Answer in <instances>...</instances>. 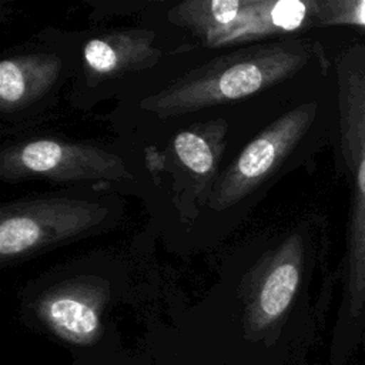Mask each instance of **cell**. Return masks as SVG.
I'll return each instance as SVG.
<instances>
[{
	"mask_svg": "<svg viewBox=\"0 0 365 365\" xmlns=\"http://www.w3.org/2000/svg\"><path fill=\"white\" fill-rule=\"evenodd\" d=\"M30 61L3 60L0 63V100L3 108L14 106L29 97L31 93L30 84L40 88L43 84L33 83V73H30Z\"/></svg>",
	"mask_w": 365,
	"mask_h": 365,
	"instance_id": "obj_7",
	"label": "cell"
},
{
	"mask_svg": "<svg viewBox=\"0 0 365 365\" xmlns=\"http://www.w3.org/2000/svg\"><path fill=\"white\" fill-rule=\"evenodd\" d=\"M302 54L287 50H268L238 60L230 67L200 81L178 88L163 100L175 108H192L210 103L241 98L258 91L267 83L287 76L302 63Z\"/></svg>",
	"mask_w": 365,
	"mask_h": 365,
	"instance_id": "obj_2",
	"label": "cell"
},
{
	"mask_svg": "<svg viewBox=\"0 0 365 365\" xmlns=\"http://www.w3.org/2000/svg\"><path fill=\"white\" fill-rule=\"evenodd\" d=\"M174 148L180 160L192 171L205 174L212 167V153L208 144L197 134L184 131L175 137Z\"/></svg>",
	"mask_w": 365,
	"mask_h": 365,
	"instance_id": "obj_8",
	"label": "cell"
},
{
	"mask_svg": "<svg viewBox=\"0 0 365 365\" xmlns=\"http://www.w3.org/2000/svg\"><path fill=\"white\" fill-rule=\"evenodd\" d=\"M314 108L315 106H304L287 114L248 144L232 167L222 195L225 198L240 197L259 182L308 127Z\"/></svg>",
	"mask_w": 365,
	"mask_h": 365,
	"instance_id": "obj_3",
	"label": "cell"
},
{
	"mask_svg": "<svg viewBox=\"0 0 365 365\" xmlns=\"http://www.w3.org/2000/svg\"><path fill=\"white\" fill-rule=\"evenodd\" d=\"M240 9L241 3L237 0H214L210 3V11L212 19L222 26H228L230 23H232L238 17Z\"/></svg>",
	"mask_w": 365,
	"mask_h": 365,
	"instance_id": "obj_11",
	"label": "cell"
},
{
	"mask_svg": "<svg viewBox=\"0 0 365 365\" xmlns=\"http://www.w3.org/2000/svg\"><path fill=\"white\" fill-rule=\"evenodd\" d=\"M19 164L36 174H53L66 177L101 175L104 170H113V158L104 154L93 155L77 147H66L54 141L40 140L23 147L17 157Z\"/></svg>",
	"mask_w": 365,
	"mask_h": 365,
	"instance_id": "obj_4",
	"label": "cell"
},
{
	"mask_svg": "<svg viewBox=\"0 0 365 365\" xmlns=\"http://www.w3.org/2000/svg\"><path fill=\"white\" fill-rule=\"evenodd\" d=\"M308 13V4L299 0H279L271 6L269 21L279 30H295Z\"/></svg>",
	"mask_w": 365,
	"mask_h": 365,
	"instance_id": "obj_10",
	"label": "cell"
},
{
	"mask_svg": "<svg viewBox=\"0 0 365 365\" xmlns=\"http://www.w3.org/2000/svg\"><path fill=\"white\" fill-rule=\"evenodd\" d=\"M298 281L299 269L294 262H282L271 271L258 298L261 324H269L285 312L294 298Z\"/></svg>",
	"mask_w": 365,
	"mask_h": 365,
	"instance_id": "obj_6",
	"label": "cell"
},
{
	"mask_svg": "<svg viewBox=\"0 0 365 365\" xmlns=\"http://www.w3.org/2000/svg\"><path fill=\"white\" fill-rule=\"evenodd\" d=\"M342 144L354 175L348 234V308L356 317L365 305V51L354 50L339 66Z\"/></svg>",
	"mask_w": 365,
	"mask_h": 365,
	"instance_id": "obj_1",
	"label": "cell"
},
{
	"mask_svg": "<svg viewBox=\"0 0 365 365\" xmlns=\"http://www.w3.org/2000/svg\"><path fill=\"white\" fill-rule=\"evenodd\" d=\"M41 315L58 336L73 344L90 345L100 338L98 309L86 298L76 295L54 297L43 305Z\"/></svg>",
	"mask_w": 365,
	"mask_h": 365,
	"instance_id": "obj_5",
	"label": "cell"
},
{
	"mask_svg": "<svg viewBox=\"0 0 365 365\" xmlns=\"http://www.w3.org/2000/svg\"><path fill=\"white\" fill-rule=\"evenodd\" d=\"M321 20L327 24H352L365 29V0H335L321 4Z\"/></svg>",
	"mask_w": 365,
	"mask_h": 365,
	"instance_id": "obj_9",
	"label": "cell"
}]
</instances>
